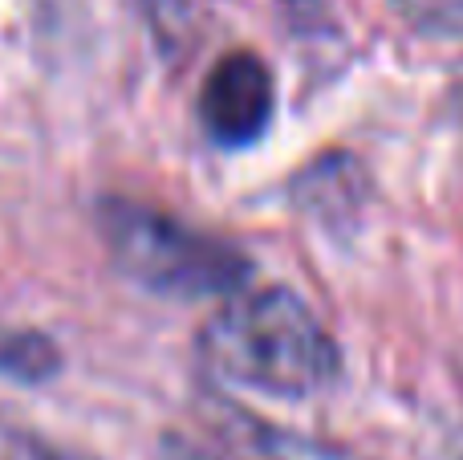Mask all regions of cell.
<instances>
[{"label":"cell","instance_id":"obj_1","mask_svg":"<svg viewBox=\"0 0 463 460\" xmlns=\"http://www.w3.org/2000/svg\"><path fill=\"white\" fill-rule=\"evenodd\" d=\"M200 355L220 379L280 399H309L342 375V350L301 293H232L203 322Z\"/></svg>","mask_w":463,"mask_h":460},{"label":"cell","instance_id":"obj_2","mask_svg":"<svg viewBox=\"0 0 463 460\" xmlns=\"http://www.w3.org/2000/svg\"><path fill=\"white\" fill-rule=\"evenodd\" d=\"M98 228L122 273L163 298H228L252 277V261L232 241L143 200H106L98 208Z\"/></svg>","mask_w":463,"mask_h":460},{"label":"cell","instance_id":"obj_3","mask_svg":"<svg viewBox=\"0 0 463 460\" xmlns=\"http://www.w3.org/2000/svg\"><path fill=\"white\" fill-rule=\"evenodd\" d=\"M277 86L269 62L252 49H232L208 70L200 90V122L216 147H252L269 130Z\"/></svg>","mask_w":463,"mask_h":460},{"label":"cell","instance_id":"obj_4","mask_svg":"<svg viewBox=\"0 0 463 460\" xmlns=\"http://www.w3.org/2000/svg\"><path fill=\"white\" fill-rule=\"evenodd\" d=\"M224 436L232 440V448L244 460H358L334 445L297 436V432H285V428H277V424H260L244 412L224 416Z\"/></svg>","mask_w":463,"mask_h":460},{"label":"cell","instance_id":"obj_5","mask_svg":"<svg viewBox=\"0 0 463 460\" xmlns=\"http://www.w3.org/2000/svg\"><path fill=\"white\" fill-rule=\"evenodd\" d=\"M61 371L53 339L37 331H0V375L21 383H45Z\"/></svg>","mask_w":463,"mask_h":460},{"label":"cell","instance_id":"obj_6","mask_svg":"<svg viewBox=\"0 0 463 460\" xmlns=\"http://www.w3.org/2000/svg\"><path fill=\"white\" fill-rule=\"evenodd\" d=\"M0 460H73V456L53 448L37 432L21 428V424L0 420Z\"/></svg>","mask_w":463,"mask_h":460},{"label":"cell","instance_id":"obj_7","mask_svg":"<svg viewBox=\"0 0 463 460\" xmlns=\"http://www.w3.org/2000/svg\"><path fill=\"white\" fill-rule=\"evenodd\" d=\"M427 33H463V0H394Z\"/></svg>","mask_w":463,"mask_h":460},{"label":"cell","instance_id":"obj_8","mask_svg":"<svg viewBox=\"0 0 463 460\" xmlns=\"http://www.w3.org/2000/svg\"><path fill=\"white\" fill-rule=\"evenodd\" d=\"M151 16L159 24V33L179 37V21L187 16V0H151Z\"/></svg>","mask_w":463,"mask_h":460},{"label":"cell","instance_id":"obj_9","mask_svg":"<svg viewBox=\"0 0 463 460\" xmlns=\"http://www.w3.org/2000/svg\"><path fill=\"white\" fill-rule=\"evenodd\" d=\"M171 456L175 460H216V456L200 453V448H187V445H171Z\"/></svg>","mask_w":463,"mask_h":460},{"label":"cell","instance_id":"obj_10","mask_svg":"<svg viewBox=\"0 0 463 460\" xmlns=\"http://www.w3.org/2000/svg\"><path fill=\"white\" fill-rule=\"evenodd\" d=\"M451 106H456V114L463 119V70L456 73V81H451Z\"/></svg>","mask_w":463,"mask_h":460},{"label":"cell","instance_id":"obj_11","mask_svg":"<svg viewBox=\"0 0 463 460\" xmlns=\"http://www.w3.org/2000/svg\"><path fill=\"white\" fill-rule=\"evenodd\" d=\"M285 5H305V0H285Z\"/></svg>","mask_w":463,"mask_h":460},{"label":"cell","instance_id":"obj_12","mask_svg":"<svg viewBox=\"0 0 463 460\" xmlns=\"http://www.w3.org/2000/svg\"><path fill=\"white\" fill-rule=\"evenodd\" d=\"M459 460H463V456H459Z\"/></svg>","mask_w":463,"mask_h":460}]
</instances>
